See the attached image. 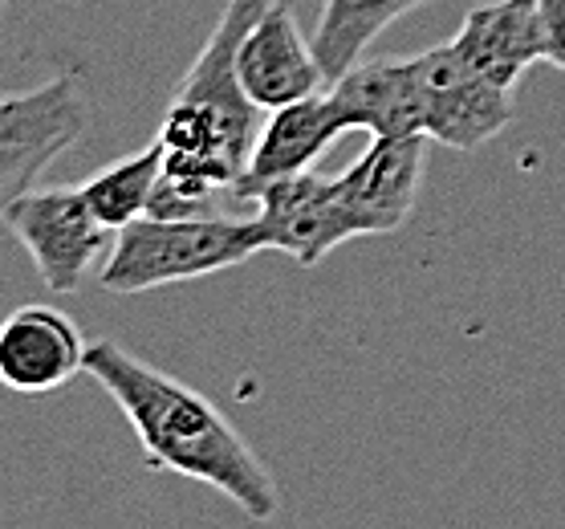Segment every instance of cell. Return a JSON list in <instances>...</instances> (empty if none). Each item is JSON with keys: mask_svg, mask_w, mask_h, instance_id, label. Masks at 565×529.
Returning <instances> with one entry per match:
<instances>
[{"mask_svg": "<svg viewBox=\"0 0 565 529\" xmlns=\"http://www.w3.org/2000/svg\"><path fill=\"white\" fill-rule=\"evenodd\" d=\"M86 374H94L127 415L147 465L224 493L253 521L281 514V485L269 465L207 395L118 347L115 338L90 342Z\"/></svg>", "mask_w": 565, "mask_h": 529, "instance_id": "6da1fadb", "label": "cell"}, {"mask_svg": "<svg viewBox=\"0 0 565 529\" xmlns=\"http://www.w3.org/2000/svg\"><path fill=\"white\" fill-rule=\"evenodd\" d=\"M273 0H228L204 50L163 110V176L147 216H204L216 192H236L257 142V106L241 86L236 50Z\"/></svg>", "mask_w": 565, "mask_h": 529, "instance_id": "7a4b0ae2", "label": "cell"}, {"mask_svg": "<svg viewBox=\"0 0 565 529\" xmlns=\"http://www.w3.org/2000/svg\"><path fill=\"white\" fill-rule=\"evenodd\" d=\"M260 248L257 216H139L115 233L98 282L106 294H147L236 269Z\"/></svg>", "mask_w": 565, "mask_h": 529, "instance_id": "3957f363", "label": "cell"}, {"mask_svg": "<svg viewBox=\"0 0 565 529\" xmlns=\"http://www.w3.org/2000/svg\"><path fill=\"white\" fill-rule=\"evenodd\" d=\"M86 123L90 94L77 74H57L25 94H0V220L82 139Z\"/></svg>", "mask_w": 565, "mask_h": 529, "instance_id": "277c9868", "label": "cell"}, {"mask_svg": "<svg viewBox=\"0 0 565 529\" xmlns=\"http://www.w3.org/2000/svg\"><path fill=\"white\" fill-rule=\"evenodd\" d=\"M4 224L33 257L41 282L53 294H77L86 285V273L106 261L115 245V229L94 216V208L77 188H45L21 195L4 212Z\"/></svg>", "mask_w": 565, "mask_h": 529, "instance_id": "5b68a950", "label": "cell"}, {"mask_svg": "<svg viewBox=\"0 0 565 529\" xmlns=\"http://www.w3.org/2000/svg\"><path fill=\"white\" fill-rule=\"evenodd\" d=\"M241 200L257 204L265 248L294 257L301 269H313L338 245L362 236L347 200H342L338 176L297 171V176H285V180L253 183V188L241 192Z\"/></svg>", "mask_w": 565, "mask_h": 529, "instance_id": "8992f818", "label": "cell"}, {"mask_svg": "<svg viewBox=\"0 0 565 529\" xmlns=\"http://www.w3.org/2000/svg\"><path fill=\"white\" fill-rule=\"evenodd\" d=\"M427 135H374L347 171H338V188L362 236L398 233L415 212L427 171Z\"/></svg>", "mask_w": 565, "mask_h": 529, "instance_id": "52a82bcc", "label": "cell"}, {"mask_svg": "<svg viewBox=\"0 0 565 529\" xmlns=\"http://www.w3.org/2000/svg\"><path fill=\"white\" fill-rule=\"evenodd\" d=\"M419 65L427 78V139L476 151L513 123V91L472 74L451 41L419 53Z\"/></svg>", "mask_w": 565, "mask_h": 529, "instance_id": "ba28073f", "label": "cell"}, {"mask_svg": "<svg viewBox=\"0 0 565 529\" xmlns=\"http://www.w3.org/2000/svg\"><path fill=\"white\" fill-rule=\"evenodd\" d=\"M90 342L70 314L29 301L0 322V388L50 395L86 371Z\"/></svg>", "mask_w": 565, "mask_h": 529, "instance_id": "9c48e42d", "label": "cell"}, {"mask_svg": "<svg viewBox=\"0 0 565 529\" xmlns=\"http://www.w3.org/2000/svg\"><path fill=\"white\" fill-rule=\"evenodd\" d=\"M236 74L257 110H281L330 86L318 53L301 38L289 4L273 0L236 50Z\"/></svg>", "mask_w": 565, "mask_h": 529, "instance_id": "30bf717a", "label": "cell"}, {"mask_svg": "<svg viewBox=\"0 0 565 529\" xmlns=\"http://www.w3.org/2000/svg\"><path fill=\"white\" fill-rule=\"evenodd\" d=\"M330 98L347 118V130L366 135H427V78L419 57L359 62L338 82Z\"/></svg>", "mask_w": 565, "mask_h": 529, "instance_id": "8fae6325", "label": "cell"}, {"mask_svg": "<svg viewBox=\"0 0 565 529\" xmlns=\"http://www.w3.org/2000/svg\"><path fill=\"white\" fill-rule=\"evenodd\" d=\"M451 50L460 53V62L472 74L513 91L529 65L545 62V33H541L537 0L476 4L472 13L463 17L460 33L451 38Z\"/></svg>", "mask_w": 565, "mask_h": 529, "instance_id": "7c38bea8", "label": "cell"}, {"mask_svg": "<svg viewBox=\"0 0 565 529\" xmlns=\"http://www.w3.org/2000/svg\"><path fill=\"white\" fill-rule=\"evenodd\" d=\"M347 135V118L330 98V86L321 94H309L301 103H289L281 110H269V123L260 127L257 142H253V159H248V171L236 195L253 188V183H269L285 180V176H297V171H309L313 159L338 139Z\"/></svg>", "mask_w": 565, "mask_h": 529, "instance_id": "4fadbf2b", "label": "cell"}, {"mask_svg": "<svg viewBox=\"0 0 565 529\" xmlns=\"http://www.w3.org/2000/svg\"><path fill=\"white\" fill-rule=\"evenodd\" d=\"M424 4H431V0H326L313 41H309L326 78L338 82L347 70H354L386 25H395L398 17L415 13Z\"/></svg>", "mask_w": 565, "mask_h": 529, "instance_id": "5bb4252c", "label": "cell"}, {"mask_svg": "<svg viewBox=\"0 0 565 529\" xmlns=\"http://www.w3.org/2000/svg\"><path fill=\"white\" fill-rule=\"evenodd\" d=\"M159 176H163V142L154 139L135 156L115 159L103 171H94L86 183H77V192L86 195L94 216L118 233V229L135 224L139 216H147Z\"/></svg>", "mask_w": 565, "mask_h": 529, "instance_id": "9a60e30c", "label": "cell"}, {"mask_svg": "<svg viewBox=\"0 0 565 529\" xmlns=\"http://www.w3.org/2000/svg\"><path fill=\"white\" fill-rule=\"evenodd\" d=\"M541 33H545V62L565 74V0H537Z\"/></svg>", "mask_w": 565, "mask_h": 529, "instance_id": "2e32d148", "label": "cell"}, {"mask_svg": "<svg viewBox=\"0 0 565 529\" xmlns=\"http://www.w3.org/2000/svg\"><path fill=\"white\" fill-rule=\"evenodd\" d=\"M0 13H4V0H0Z\"/></svg>", "mask_w": 565, "mask_h": 529, "instance_id": "e0dca14e", "label": "cell"}]
</instances>
